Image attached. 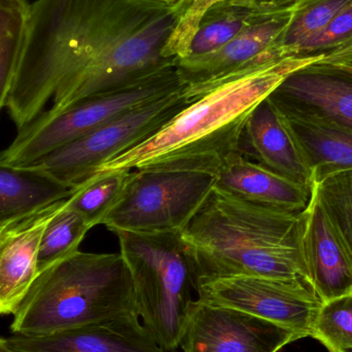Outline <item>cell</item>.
I'll return each instance as SVG.
<instances>
[{"instance_id":"cell-20","label":"cell","mask_w":352,"mask_h":352,"mask_svg":"<svg viewBox=\"0 0 352 352\" xmlns=\"http://www.w3.org/2000/svg\"><path fill=\"white\" fill-rule=\"evenodd\" d=\"M264 12L254 0H221L209 6L199 21L184 58L217 51ZM178 60V59H177Z\"/></svg>"},{"instance_id":"cell-33","label":"cell","mask_w":352,"mask_h":352,"mask_svg":"<svg viewBox=\"0 0 352 352\" xmlns=\"http://www.w3.org/2000/svg\"><path fill=\"white\" fill-rule=\"evenodd\" d=\"M163 1H167V2H170V3L177 4L178 2L180 1V0H163Z\"/></svg>"},{"instance_id":"cell-15","label":"cell","mask_w":352,"mask_h":352,"mask_svg":"<svg viewBox=\"0 0 352 352\" xmlns=\"http://www.w3.org/2000/svg\"><path fill=\"white\" fill-rule=\"evenodd\" d=\"M300 250L306 281L322 303L351 293L352 264L314 192L303 210Z\"/></svg>"},{"instance_id":"cell-31","label":"cell","mask_w":352,"mask_h":352,"mask_svg":"<svg viewBox=\"0 0 352 352\" xmlns=\"http://www.w3.org/2000/svg\"><path fill=\"white\" fill-rule=\"evenodd\" d=\"M196 1H198V0H180V1L176 4V8H177L178 12H179L180 14V19L186 14V10Z\"/></svg>"},{"instance_id":"cell-12","label":"cell","mask_w":352,"mask_h":352,"mask_svg":"<svg viewBox=\"0 0 352 352\" xmlns=\"http://www.w3.org/2000/svg\"><path fill=\"white\" fill-rule=\"evenodd\" d=\"M0 342L16 352H167L138 312L51 334H14Z\"/></svg>"},{"instance_id":"cell-26","label":"cell","mask_w":352,"mask_h":352,"mask_svg":"<svg viewBox=\"0 0 352 352\" xmlns=\"http://www.w3.org/2000/svg\"><path fill=\"white\" fill-rule=\"evenodd\" d=\"M310 337L330 352H352V292L322 304Z\"/></svg>"},{"instance_id":"cell-3","label":"cell","mask_w":352,"mask_h":352,"mask_svg":"<svg viewBox=\"0 0 352 352\" xmlns=\"http://www.w3.org/2000/svg\"><path fill=\"white\" fill-rule=\"evenodd\" d=\"M302 219L303 211L260 206L213 188L179 234L195 287L204 279L235 276L306 281Z\"/></svg>"},{"instance_id":"cell-30","label":"cell","mask_w":352,"mask_h":352,"mask_svg":"<svg viewBox=\"0 0 352 352\" xmlns=\"http://www.w3.org/2000/svg\"><path fill=\"white\" fill-rule=\"evenodd\" d=\"M254 1L264 14H272V12L293 8L304 0H254Z\"/></svg>"},{"instance_id":"cell-28","label":"cell","mask_w":352,"mask_h":352,"mask_svg":"<svg viewBox=\"0 0 352 352\" xmlns=\"http://www.w3.org/2000/svg\"><path fill=\"white\" fill-rule=\"evenodd\" d=\"M217 1H221V0H198L186 10V14L180 19L170 41L165 47V58L182 59L186 56L201 16L209 6Z\"/></svg>"},{"instance_id":"cell-22","label":"cell","mask_w":352,"mask_h":352,"mask_svg":"<svg viewBox=\"0 0 352 352\" xmlns=\"http://www.w3.org/2000/svg\"><path fill=\"white\" fill-rule=\"evenodd\" d=\"M30 4L0 0V111L6 107L24 49Z\"/></svg>"},{"instance_id":"cell-24","label":"cell","mask_w":352,"mask_h":352,"mask_svg":"<svg viewBox=\"0 0 352 352\" xmlns=\"http://www.w3.org/2000/svg\"><path fill=\"white\" fill-rule=\"evenodd\" d=\"M312 192L352 264V169L322 178Z\"/></svg>"},{"instance_id":"cell-6","label":"cell","mask_w":352,"mask_h":352,"mask_svg":"<svg viewBox=\"0 0 352 352\" xmlns=\"http://www.w3.org/2000/svg\"><path fill=\"white\" fill-rule=\"evenodd\" d=\"M186 88L176 61L140 80L68 107L61 113H41L18 131L0 153V162L30 166L54 151L76 142L118 116Z\"/></svg>"},{"instance_id":"cell-29","label":"cell","mask_w":352,"mask_h":352,"mask_svg":"<svg viewBox=\"0 0 352 352\" xmlns=\"http://www.w3.org/2000/svg\"><path fill=\"white\" fill-rule=\"evenodd\" d=\"M316 64L324 67L340 70L352 76V39L324 53Z\"/></svg>"},{"instance_id":"cell-25","label":"cell","mask_w":352,"mask_h":352,"mask_svg":"<svg viewBox=\"0 0 352 352\" xmlns=\"http://www.w3.org/2000/svg\"><path fill=\"white\" fill-rule=\"evenodd\" d=\"M91 229L92 227L86 219L69 208L66 201L43 231L38 250V274L58 261L80 250L82 240Z\"/></svg>"},{"instance_id":"cell-4","label":"cell","mask_w":352,"mask_h":352,"mask_svg":"<svg viewBox=\"0 0 352 352\" xmlns=\"http://www.w3.org/2000/svg\"><path fill=\"white\" fill-rule=\"evenodd\" d=\"M133 312V285L122 254L78 250L37 275L10 331L51 334Z\"/></svg>"},{"instance_id":"cell-7","label":"cell","mask_w":352,"mask_h":352,"mask_svg":"<svg viewBox=\"0 0 352 352\" xmlns=\"http://www.w3.org/2000/svg\"><path fill=\"white\" fill-rule=\"evenodd\" d=\"M215 175L182 169H133L121 200L105 217L109 231L182 233L212 190Z\"/></svg>"},{"instance_id":"cell-17","label":"cell","mask_w":352,"mask_h":352,"mask_svg":"<svg viewBox=\"0 0 352 352\" xmlns=\"http://www.w3.org/2000/svg\"><path fill=\"white\" fill-rule=\"evenodd\" d=\"M213 188L246 202L277 210L302 212L309 204L311 188L242 156L230 155L215 173Z\"/></svg>"},{"instance_id":"cell-18","label":"cell","mask_w":352,"mask_h":352,"mask_svg":"<svg viewBox=\"0 0 352 352\" xmlns=\"http://www.w3.org/2000/svg\"><path fill=\"white\" fill-rule=\"evenodd\" d=\"M271 97L318 109L352 128V76L314 63L289 74Z\"/></svg>"},{"instance_id":"cell-10","label":"cell","mask_w":352,"mask_h":352,"mask_svg":"<svg viewBox=\"0 0 352 352\" xmlns=\"http://www.w3.org/2000/svg\"><path fill=\"white\" fill-rule=\"evenodd\" d=\"M299 336L233 308L194 300L180 337L182 352H277Z\"/></svg>"},{"instance_id":"cell-16","label":"cell","mask_w":352,"mask_h":352,"mask_svg":"<svg viewBox=\"0 0 352 352\" xmlns=\"http://www.w3.org/2000/svg\"><path fill=\"white\" fill-rule=\"evenodd\" d=\"M239 153L277 175L312 190L311 170L268 97L248 117L240 138Z\"/></svg>"},{"instance_id":"cell-13","label":"cell","mask_w":352,"mask_h":352,"mask_svg":"<svg viewBox=\"0 0 352 352\" xmlns=\"http://www.w3.org/2000/svg\"><path fill=\"white\" fill-rule=\"evenodd\" d=\"M66 200L0 226V316L14 314L38 275L43 231Z\"/></svg>"},{"instance_id":"cell-21","label":"cell","mask_w":352,"mask_h":352,"mask_svg":"<svg viewBox=\"0 0 352 352\" xmlns=\"http://www.w3.org/2000/svg\"><path fill=\"white\" fill-rule=\"evenodd\" d=\"M352 0H304L294 12L289 25L265 53L268 62L291 57L300 43L324 28Z\"/></svg>"},{"instance_id":"cell-8","label":"cell","mask_w":352,"mask_h":352,"mask_svg":"<svg viewBox=\"0 0 352 352\" xmlns=\"http://www.w3.org/2000/svg\"><path fill=\"white\" fill-rule=\"evenodd\" d=\"M194 98L186 88L134 107L32 165L70 188H78L101 166L154 135Z\"/></svg>"},{"instance_id":"cell-9","label":"cell","mask_w":352,"mask_h":352,"mask_svg":"<svg viewBox=\"0 0 352 352\" xmlns=\"http://www.w3.org/2000/svg\"><path fill=\"white\" fill-rule=\"evenodd\" d=\"M202 303L233 308L310 337L322 302L303 279L235 276L204 279L195 287Z\"/></svg>"},{"instance_id":"cell-11","label":"cell","mask_w":352,"mask_h":352,"mask_svg":"<svg viewBox=\"0 0 352 352\" xmlns=\"http://www.w3.org/2000/svg\"><path fill=\"white\" fill-rule=\"evenodd\" d=\"M297 6L262 14L212 53L176 60L186 92H197L236 72L269 63L265 53L287 28Z\"/></svg>"},{"instance_id":"cell-1","label":"cell","mask_w":352,"mask_h":352,"mask_svg":"<svg viewBox=\"0 0 352 352\" xmlns=\"http://www.w3.org/2000/svg\"><path fill=\"white\" fill-rule=\"evenodd\" d=\"M180 21L163 0H36L6 107L18 131L148 76Z\"/></svg>"},{"instance_id":"cell-32","label":"cell","mask_w":352,"mask_h":352,"mask_svg":"<svg viewBox=\"0 0 352 352\" xmlns=\"http://www.w3.org/2000/svg\"><path fill=\"white\" fill-rule=\"evenodd\" d=\"M0 352H16L14 351H12V349H8V347L4 346L3 344H2L1 342H0Z\"/></svg>"},{"instance_id":"cell-19","label":"cell","mask_w":352,"mask_h":352,"mask_svg":"<svg viewBox=\"0 0 352 352\" xmlns=\"http://www.w3.org/2000/svg\"><path fill=\"white\" fill-rule=\"evenodd\" d=\"M76 188L62 184L41 167L0 162V226L66 200Z\"/></svg>"},{"instance_id":"cell-5","label":"cell","mask_w":352,"mask_h":352,"mask_svg":"<svg viewBox=\"0 0 352 352\" xmlns=\"http://www.w3.org/2000/svg\"><path fill=\"white\" fill-rule=\"evenodd\" d=\"M113 233L131 275L138 316L165 351L176 352L195 292L179 233Z\"/></svg>"},{"instance_id":"cell-14","label":"cell","mask_w":352,"mask_h":352,"mask_svg":"<svg viewBox=\"0 0 352 352\" xmlns=\"http://www.w3.org/2000/svg\"><path fill=\"white\" fill-rule=\"evenodd\" d=\"M299 146L314 177L352 169V128L314 107L269 95Z\"/></svg>"},{"instance_id":"cell-23","label":"cell","mask_w":352,"mask_h":352,"mask_svg":"<svg viewBox=\"0 0 352 352\" xmlns=\"http://www.w3.org/2000/svg\"><path fill=\"white\" fill-rule=\"evenodd\" d=\"M133 170L98 173L76 188L67 205L94 228L102 225L111 209L121 200Z\"/></svg>"},{"instance_id":"cell-27","label":"cell","mask_w":352,"mask_h":352,"mask_svg":"<svg viewBox=\"0 0 352 352\" xmlns=\"http://www.w3.org/2000/svg\"><path fill=\"white\" fill-rule=\"evenodd\" d=\"M352 39V3L343 8L326 27L300 43L291 57H307L328 53Z\"/></svg>"},{"instance_id":"cell-2","label":"cell","mask_w":352,"mask_h":352,"mask_svg":"<svg viewBox=\"0 0 352 352\" xmlns=\"http://www.w3.org/2000/svg\"><path fill=\"white\" fill-rule=\"evenodd\" d=\"M324 54L289 57L231 74L197 92L192 102L154 135L97 171L182 169L215 175L221 163L239 153L250 113L289 74L322 59Z\"/></svg>"}]
</instances>
